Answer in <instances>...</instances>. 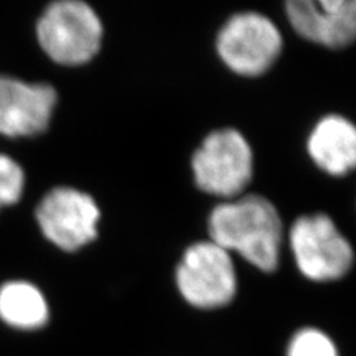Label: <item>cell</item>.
<instances>
[{
  "label": "cell",
  "mask_w": 356,
  "mask_h": 356,
  "mask_svg": "<svg viewBox=\"0 0 356 356\" xmlns=\"http://www.w3.org/2000/svg\"><path fill=\"white\" fill-rule=\"evenodd\" d=\"M58 94L49 83L0 76V136L35 137L47 131Z\"/></svg>",
  "instance_id": "8"
},
{
  "label": "cell",
  "mask_w": 356,
  "mask_h": 356,
  "mask_svg": "<svg viewBox=\"0 0 356 356\" xmlns=\"http://www.w3.org/2000/svg\"><path fill=\"white\" fill-rule=\"evenodd\" d=\"M0 319L13 328L35 331L48 324L49 306L35 284L9 281L0 286Z\"/></svg>",
  "instance_id": "11"
},
{
  "label": "cell",
  "mask_w": 356,
  "mask_h": 356,
  "mask_svg": "<svg viewBox=\"0 0 356 356\" xmlns=\"http://www.w3.org/2000/svg\"><path fill=\"white\" fill-rule=\"evenodd\" d=\"M24 187V170L8 154L0 153V208L19 202Z\"/></svg>",
  "instance_id": "13"
},
{
  "label": "cell",
  "mask_w": 356,
  "mask_h": 356,
  "mask_svg": "<svg viewBox=\"0 0 356 356\" xmlns=\"http://www.w3.org/2000/svg\"><path fill=\"white\" fill-rule=\"evenodd\" d=\"M211 241L263 272L280 264L282 221L275 205L263 196L248 195L214 208L208 220Z\"/></svg>",
  "instance_id": "1"
},
{
  "label": "cell",
  "mask_w": 356,
  "mask_h": 356,
  "mask_svg": "<svg viewBox=\"0 0 356 356\" xmlns=\"http://www.w3.org/2000/svg\"><path fill=\"white\" fill-rule=\"evenodd\" d=\"M286 356H339L334 341L316 328H305L294 334Z\"/></svg>",
  "instance_id": "12"
},
{
  "label": "cell",
  "mask_w": 356,
  "mask_h": 356,
  "mask_svg": "<svg viewBox=\"0 0 356 356\" xmlns=\"http://www.w3.org/2000/svg\"><path fill=\"white\" fill-rule=\"evenodd\" d=\"M307 150L314 162L330 175L352 172L356 170V125L343 116H325L312 131Z\"/></svg>",
  "instance_id": "10"
},
{
  "label": "cell",
  "mask_w": 356,
  "mask_h": 356,
  "mask_svg": "<svg viewBox=\"0 0 356 356\" xmlns=\"http://www.w3.org/2000/svg\"><path fill=\"white\" fill-rule=\"evenodd\" d=\"M99 216L94 197L73 187L52 188L36 208L43 236L67 252L81 250L97 238Z\"/></svg>",
  "instance_id": "7"
},
{
  "label": "cell",
  "mask_w": 356,
  "mask_h": 356,
  "mask_svg": "<svg viewBox=\"0 0 356 356\" xmlns=\"http://www.w3.org/2000/svg\"><path fill=\"white\" fill-rule=\"evenodd\" d=\"M36 33L40 48L54 63L77 67L91 61L102 48L103 24L82 0H58L43 10Z\"/></svg>",
  "instance_id": "2"
},
{
  "label": "cell",
  "mask_w": 356,
  "mask_h": 356,
  "mask_svg": "<svg viewBox=\"0 0 356 356\" xmlns=\"http://www.w3.org/2000/svg\"><path fill=\"white\" fill-rule=\"evenodd\" d=\"M195 181L200 191L218 197H236L251 181L252 152L236 129L211 132L193 156Z\"/></svg>",
  "instance_id": "4"
},
{
  "label": "cell",
  "mask_w": 356,
  "mask_h": 356,
  "mask_svg": "<svg viewBox=\"0 0 356 356\" xmlns=\"http://www.w3.org/2000/svg\"><path fill=\"white\" fill-rule=\"evenodd\" d=\"M282 49L281 33L273 22L257 13L232 17L217 38L221 60L238 74L260 76L273 65Z\"/></svg>",
  "instance_id": "6"
},
{
  "label": "cell",
  "mask_w": 356,
  "mask_h": 356,
  "mask_svg": "<svg viewBox=\"0 0 356 356\" xmlns=\"http://www.w3.org/2000/svg\"><path fill=\"white\" fill-rule=\"evenodd\" d=\"M175 276L186 302L197 309L222 307L236 296L238 277L232 255L213 241L188 247Z\"/></svg>",
  "instance_id": "5"
},
{
  "label": "cell",
  "mask_w": 356,
  "mask_h": 356,
  "mask_svg": "<svg viewBox=\"0 0 356 356\" xmlns=\"http://www.w3.org/2000/svg\"><path fill=\"white\" fill-rule=\"evenodd\" d=\"M289 247L300 272L316 282L340 280L355 260L352 245L325 214L297 218L289 229Z\"/></svg>",
  "instance_id": "3"
},
{
  "label": "cell",
  "mask_w": 356,
  "mask_h": 356,
  "mask_svg": "<svg viewBox=\"0 0 356 356\" xmlns=\"http://www.w3.org/2000/svg\"><path fill=\"white\" fill-rule=\"evenodd\" d=\"M286 15L300 36L327 48L356 40V0H291Z\"/></svg>",
  "instance_id": "9"
}]
</instances>
